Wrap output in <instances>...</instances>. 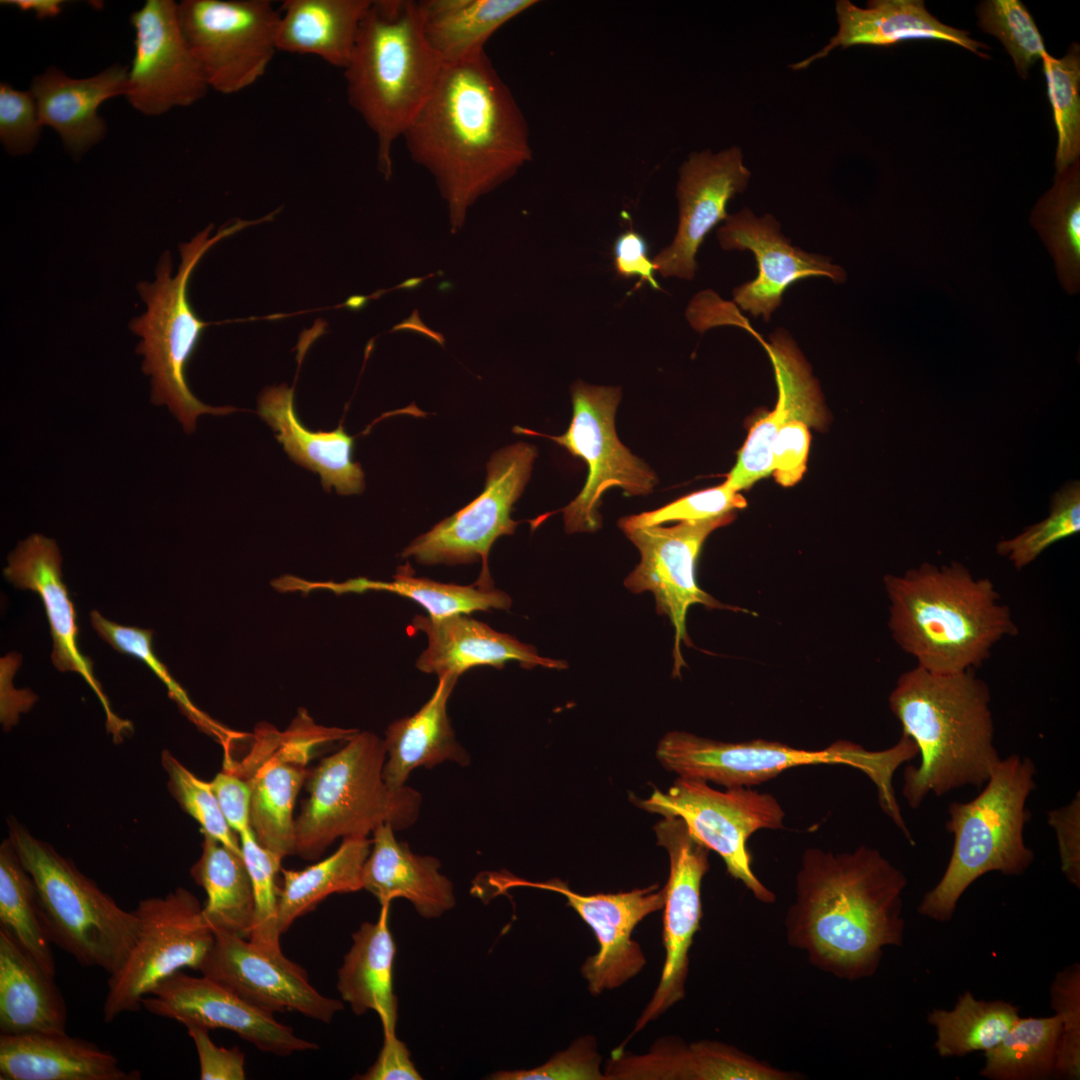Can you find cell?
Instances as JSON below:
<instances>
[{
    "label": "cell",
    "mask_w": 1080,
    "mask_h": 1080,
    "mask_svg": "<svg viewBox=\"0 0 1080 1080\" xmlns=\"http://www.w3.org/2000/svg\"><path fill=\"white\" fill-rule=\"evenodd\" d=\"M402 138L410 157L434 176L453 232L481 195L532 158L527 120L486 52L443 64Z\"/></svg>",
    "instance_id": "6da1fadb"
},
{
    "label": "cell",
    "mask_w": 1080,
    "mask_h": 1080,
    "mask_svg": "<svg viewBox=\"0 0 1080 1080\" xmlns=\"http://www.w3.org/2000/svg\"><path fill=\"white\" fill-rule=\"evenodd\" d=\"M905 875L873 848L833 853L808 848L786 916L788 942L838 978L873 975L883 948L900 946Z\"/></svg>",
    "instance_id": "7a4b0ae2"
},
{
    "label": "cell",
    "mask_w": 1080,
    "mask_h": 1080,
    "mask_svg": "<svg viewBox=\"0 0 1080 1080\" xmlns=\"http://www.w3.org/2000/svg\"><path fill=\"white\" fill-rule=\"evenodd\" d=\"M990 701L988 685L972 669L935 674L916 666L899 677L889 706L921 756L904 771L902 795L910 807L930 793L941 797L987 782L1001 760Z\"/></svg>",
    "instance_id": "3957f363"
},
{
    "label": "cell",
    "mask_w": 1080,
    "mask_h": 1080,
    "mask_svg": "<svg viewBox=\"0 0 1080 1080\" xmlns=\"http://www.w3.org/2000/svg\"><path fill=\"white\" fill-rule=\"evenodd\" d=\"M884 586L894 640L931 673L974 670L998 642L1018 633L992 581L975 578L961 563H922L885 576Z\"/></svg>",
    "instance_id": "277c9868"
},
{
    "label": "cell",
    "mask_w": 1080,
    "mask_h": 1080,
    "mask_svg": "<svg viewBox=\"0 0 1080 1080\" xmlns=\"http://www.w3.org/2000/svg\"><path fill=\"white\" fill-rule=\"evenodd\" d=\"M442 62L428 45L417 1L372 0L343 69L350 106L377 141L381 173L392 174V150L429 96Z\"/></svg>",
    "instance_id": "5b68a950"
},
{
    "label": "cell",
    "mask_w": 1080,
    "mask_h": 1080,
    "mask_svg": "<svg viewBox=\"0 0 1080 1080\" xmlns=\"http://www.w3.org/2000/svg\"><path fill=\"white\" fill-rule=\"evenodd\" d=\"M1036 767L1028 757L1012 754L993 768L982 791L967 802H952L945 827L953 837L949 863L939 882L919 904L918 912L946 922L967 888L988 872L1023 874L1034 852L1023 839L1031 815L1026 801L1036 788Z\"/></svg>",
    "instance_id": "8992f818"
},
{
    "label": "cell",
    "mask_w": 1080,
    "mask_h": 1080,
    "mask_svg": "<svg viewBox=\"0 0 1080 1080\" xmlns=\"http://www.w3.org/2000/svg\"><path fill=\"white\" fill-rule=\"evenodd\" d=\"M385 761L384 741L358 731L309 772V796L295 818V854L314 860L339 837H367L382 824L395 830L416 820L420 795L408 787L389 789Z\"/></svg>",
    "instance_id": "52a82bcc"
},
{
    "label": "cell",
    "mask_w": 1080,
    "mask_h": 1080,
    "mask_svg": "<svg viewBox=\"0 0 1080 1080\" xmlns=\"http://www.w3.org/2000/svg\"><path fill=\"white\" fill-rule=\"evenodd\" d=\"M917 753L913 740L903 734L893 747L869 751L848 740H837L819 750H807L764 739L733 743L671 731L659 741L656 749V757L666 770L679 777L710 781L726 788L758 785L798 766H851L875 784L881 808L892 820L901 817L893 774Z\"/></svg>",
    "instance_id": "ba28073f"
},
{
    "label": "cell",
    "mask_w": 1080,
    "mask_h": 1080,
    "mask_svg": "<svg viewBox=\"0 0 1080 1080\" xmlns=\"http://www.w3.org/2000/svg\"><path fill=\"white\" fill-rule=\"evenodd\" d=\"M9 838L33 880L49 941L81 966L109 975L118 971L139 935L136 912L121 908L73 862L19 823H10Z\"/></svg>",
    "instance_id": "9c48e42d"
},
{
    "label": "cell",
    "mask_w": 1080,
    "mask_h": 1080,
    "mask_svg": "<svg viewBox=\"0 0 1080 1080\" xmlns=\"http://www.w3.org/2000/svg\"><path fill=\"white\" fill-rule=\"evenodd\" d=\"M258 221L237 220L210 237L213 225L207 226L189 242L179 245L181 263L174 277L168 251L157 264L153 282L137 284L146 311L131 319L130 330L141 338L136 351L143 355L142 369L151 377V399L166 405L186 432L196 428L202 414L227 415L234 407H212L191 392L185 378L186 365L197 347L202 331L211 323L203 322L193 311L188 297V282L201 257L217 242Z\"/></svg>",
    "instance_id": "30bf717a"
},
{
    "label": "cell",
    "mask_w": 1080,
    "mask_h": 1080,
    "mask_svg": "<svg viewBox=\"0 0 1080 1080\" xmlns=\"http://www.w3.org/2000/svg\"><path fill=\"white\" fill-rule=\"evenodd\" d=\"M357 732L319 726L301 709L283 732L260 723L245 758L224 765L249 783L251 829L258 843L279 860L295 854L293 811L315 749L331 741L348 740Z\"/></svg>",
    "instance_id": "8fae6325"
},
{
    "label": "cell",
    "mask_w": 1080,
    "mask_h": 1080,
    "mask_svg": "<svg viewBox=\"0 0 1080 1080\" xmlns=\"http://www.w3.org/2000/svg\"><path fill=\"white\" fill-rule=\"evenodd\" d=\"M640 808L663 817L684 820L692 835L724 861L728 874L741 881L763 903L775 901L752 870L749 837L761 829H783L785 812L769 793L749 787L711 788L707 781L679 777L667 792L654 789L648 799H636Z\"/></svg>",
    "instance_id": "7c38bea8"
},
{
    "label": "cell",
    "mask_w": 1080,
    "mask_h": 1080,
    "mask_svg": "<svg viewBox=\"0 0 1080 1080\" xmlns=\"http://www.w3.org/2000/svg\"><path fill=\"white\" fill-rule=\"evenodd\" d=\"M571 395L573 416L564 434L549 436L521 427H515L514 432L547 437L586 462L588 476L583 489L561 511L567 533L592 532L601 526L598 508L607 490L621 488L628 496H644L652 492L658 479L617 437L615 413L620 388L577 381L571 386Z\"/></svg>",
    "instance_id": "4fadbf2b"
},
{
    "label": "cell",
    "mask_w": 1080,
    "mask_h": 1080,
    "mask_svg": "<svg viewBox=\"0 0 1080 1080\" xmlns=\"http://www.w3.org/2000/svg\"><path fill=\"white\" fill-rule=\"evenodd\" d=\"M134 911L139 935L122 966L109 976L106 1023L139 1010L145 996L182 968L199 970L214 942L200 902L184 888L142 899Z\"/></svg>",
    "instance_id": "5bb4252c"
},
{
    "label": "cell",
    "mask_w": 1080,
    "mask_h": 1080,
    "mask_svg": "<svg viewBox=\"0 0 1080 1080\" xmlns=\"http://www.w3.org/2000/svg\"><path fill=\"white\" fill-rule=\"evenodd\" d=\"M178 15L208 87L219 93L252 86L278 51L280 10L269 0H183Z\"/></svg>",
    "instance_id": "9a60e30c"
},
{
    "label": "cell",
    "mask_w": 1080,
    "mask_h": 1080,
    "mask_svg": "<svg viewBox=\"0 0 1080 1080\" xmlns=\"http://www.w3.org/2000/svg\"><path fill=\"white\" fill-rule=\"evenodd\" d=\"M535 446L518 442L500 449L487 463L484 491L467 506L442 520L413 540L402 552L418 563L466 564L481 560L477 581L492 584L488 554L492 544L503 535L514 533L519 522L511 518L513 504L527 484Z\"/></svg>",
    "instance_id": "2e32d148"
},
{
    "label": "cell",
    "mask_w": 1080,
    "mask_h": 1080,
    "mask_svg": "<svg viewBox=\"0 0 1080 1080\" xmlns=\"http://www.w3.org/2000/svg\"><path fill=\"white\" fill-rule=\"evenodd\" d=\"M735 518V513L698 521H683L672 527L623 528L640 553V563L624 585L633 593L650 591L658 614L669 617L675 628L674 675L685 665L680 645H691L686 632V614L693 604L708 608L740 610L725 605L702 590L696 581L695 566L700 549L711 532Z\"/></svg>",
    "instance_id": "e0dca14e"
},
{
    "label": "cell",
    "mask_w": 1080,
    "mask_h": 1080,
    "mask_svg": "<svg viewBox=\"0 0 1080 1080\" xmlns=\"http://www.w3.org/2000/svg\"><path fill=\"white\" fill-rule=\"evenodd\" d=\"M654 831L657 844L669 856L665 889L663 945L665 960L660 981L638 1018L632 1035L656 1020L685 995L689 950L702 917L701 883L709 870V849L690 832L683 819L667 816Z\"/></svg>",
    "instance_id": "ac0fdd59"
},
{
    "label": "cell",
    "mask_w": 1080,
    "mask_h": 1080,
    "mask_svg": "<svg viewBox=\"0 0 1080 1080\" xmlns=\"http://www.w3.org/2000/svg\"><path fill=\"white\" fill-rule=\"evenodd\" d=\"M493 884L499 892L515 886H531L565 896L570 906L593 930L598 952L588 957L581 972L594 996L618 988L637 975L646 964L640 945L632 939L634 928L665 904V889L658 884L627 892L583 895L559 880L529 882L496 873Z\"/></svg>",
    "instance_id": "d6986e66"
},
{
    "label": "cell",
    "mask_w": 1080,
    "mask_h": 1080,
    "mask_svg": "<svg viewBox=\"0 0 1080 1080\" xmlns=\"http://www.w3.org/2000/svg\"><path fill=\"white\" fill-rule=\"evenodd\" d=\"M130 22L135 38L124 95L129 104L159 116L203 98L209 87L181 30L178 3L147 0Z\"/></svg>",
    "instance_id": "ffe728a7"
},
{
    "label": "cell",
    "mask_w": 1080,
    "mask_h": 1080,
    "mask_svg": "<svg viewBox=\"0 0 1080 1080\" xmlns=\"http://www.w3.org/2000/svg\"><path fill=\"white\" fill-rule=\"evenodd\" d=\"M751 171L740 147L694 151L680 165L676 185L678 226L672 243L653 259L661 276L692 280L696 254L707 234L728 217V202L743 193Z\"/></svg>",
    "instance_id": "44dd1931"
},
{
    "label": "cell",
    "mask_w": 1080,
    "mask_h": 1080,
    "mask_svg": "<svg viewBox=\"0 0 1080 1080\" xmlns=\"http://www.w3.org/2000/svg\"><path fill=\"white\" fill-rule=\"evenodd\" d=\"M141 1004L149 1013L184 1026L233 1031L266 1053L289 1055L318 1048L278 1022L272 1013L204 975L194 977L180 970L155 987Z\"/></svg>",
    "instance_id": "7402d4cb"
},
{
    "label": "cell",
    "mask_w": 1080,
    "mask_h": 1080,
    "mask_svg": "<svg viewBox=\"0 0 1080 1080\" xmlns=\"http://www.w3.org/2000/svg\"><path fill=\"white\" fill-rule=\"evenodd\" d=\"M724 250H749L758 273L756 278L737 286L733 300L740 309L765 322L782 303L785 291L799 280L825 277L844 283L845 270L821 254L806 252L791 244L781 232L778 220L767 213L756 216L749 208L729 214L717 230Z\"/></svg>",
    "instance_id": "603a6c76"
},
{
    "label": "cell",
    "mask_w": 1080,
    "mask_h": 1080,
    "mask_svg": "<svg viewBox=\"0 0 1080 1080\" xmlns=\"http://www.w3.org/2000/svg\"><path fill=\"white\" fill-rule=\"evenodd\" d=\"M214 942L199 967L207 976L270 1012L296 1011L328 1023L343 1004L320 994L307 972L285 956L274 957L249 939L214 930Z\"/></svg>",
    "instance_id": "cb8c5ba5"
},
{
    "label": "cell",
    "mask_w": 1080,
    "mask_h": 1080,
    "mask_svg": "<svg viewBox=\"0 0 1080 1080\" xmlns=\"http://www.w3.org/2000/svg\"><path fill=\"white\" fill-rule=\"evenodd\" d=\"M729 324L747 330L763 345L775 373L778 399L775 408L757 421L738 453L724 484L735 491L748 489L772 472V450L779 431L791 421L818 427L825 411L816 379L788 331L778 328L765 341L737 311Z\"/></svg>",
    "instance_id": "d4e9b609"
},
{
    "label": "cell",
    "mask_w": 1080,
    "mask_h": 1080,
    "mask_svg": "<svg viewBox=\"0 0 1080 1080\" xmlns=\"http://www.w3.org/2000/svg\"><path fill=\"white\" fill-rule=\"evenodd\" d=\"M61 563L56 542L33 534L10 553L3 574L16 587L32 590L39 595L53 640L51 660L54 666L59 671L76 672L84 678L103 707L107 731L118 742L126 732L132 730V724L113 712L94 675L92 660L79 649L77 614L62 580Z\"/></svg>",
    "instance_id": "484cf974"
},
{
    "label": "cell",
    "mask_w": 1080,
    "mask_h": 1080,
    "mask_svg": "<svg viewBox=\"0 0 1080 1080\" xmlns=\"http://www.w3.org/2000/svg\"><path fill=\"white\" fill-rule=\"evenodd\" d=\"M606 1080H788V1073L737 1048L713 1041L685 1044L658 1040L648 1052L614 1050L604 1067Z\"/></svg>",
    "instance_id": "4316f807"
},
{
    "label": "cell",
    "mask_w": 1080,
    "mask_h": 1080,
    "mask_svg": "<svg viewBox=\"0 0 1080 1080\" xmlns=\"http://www.w3.org/2000/svg\"><path fill=\"white\" fill-rule=\"evenodd\" d=\"M838 31L818 52L790 65L806 69L836 48L853 46L889 47L911 40L945 41L989 59L981 50L989 46L970 37L966 30L949 26L933 16L923 0H871L861 8L849 0L836 1Z\"/></svg>",
    "instance_id": "83f0119b"
},
{
    "label": "cell",
    "mask_w": 1080,
    "mask_h": 1080,
    "mask_svg": "<svg viewBox=\"0 0 1080 1080\" xmlns=\"http://www.w3.org/2000/svg\"><path fill=\"white\" fill-rule=\"evenodd\" d=\"M413 631H422L428 645L416 661V667L427 674L458 679L477 666L504 667L511 660L525 668L542 666L563 669L567 663L542 657L535 647L513 636L498 632L489 625L466 614L445 618L417 615Z\"/></svg>",
    "instance_id": "f1b7e54d"
},
{
    "label": "cell",
    "mask_w": 1080,
    "mask_h": 1080,
    "mask_svg": "<svg viewBox=\"0 0 1080 1080\" xmlns=\"http://www.w3.org/2000/svg\"><path fill=\"white\" fill-rule=\"evenodd\" d=\"M129 68L114 64L87 78H72L52 66L34 77L35 97L42 126L54 129L73 156H81L105 136L107 125L98 114L100 105L125 95Z\"/></svg>",
    "instance_id": "f546056e"
},
{
    "label": "cell",
    "mask_w": 1080,
    "mask_h": 1080,
    "mask_svg": "<svg viewBox=\"0 0 1080 1080\" xmlns=\"http://www.w3.org/2000/svg\"><path fill=\"white\" fill-rule=\"evenodd\" d=\"M109 1051L66 1032L1 1034V1080H136Z\"/></svg>",
    "instance_id": "4dcf8cb0"
},
{
    "label": "cell",
    "mask_w": 1080,
    "mask_h": 1080,
    "mask_svg": "<svg viewBox=\"0 0 1080 1080\" xmlns=\"http://www.w3.org/2000/svg\"><path fill=\"white\" fill-rule=\"evenodd\" d=\"M258 413L276 433L289 457L320 475L326 491L333 487L339 495H351L364 490L362 467L352 461L354 438L342 425L329 432L305 428L295 412L293 389L282 384L264 390Z\"/></svg>",
    "instance_id": "1f68e13d"
},
{
    "label": "cell",
    "mask_w": 1080,
    "mask_h": 1080,
    "mask_svg": "<svg viewBox=\"0 0 1080 1080\" xmlns=\"http://www.w3.org/2000/svg\"><path fill=\"white\" fill-rule=\"evenodd\" d=\"M393 831L390 824L373 831V848L363 868V889L380 905L405 898L422 917L441 916L455 905L451 881L439 872L438 859L414 854L406 843L396 840Z\"/></svg>",
    "instance_id": "d6a6232c"
},
{
    "label": "cell",
    "mask_w": 1080,
    "mask_h": 1080,
    "mask_svg": "<svg viewBox=\"0 0 1080 1080\" xmlns=\"http://www.w3.org/2000/svg\"><path fill=\"white\" fill-rule=\"evenodd\" d=\"M62 993L16 938L0 926L1 1034L66 1032Z\"/></svg>",
    "instance_id": "836d02e7"
},
{
    "label": "cell",
    "mask_w": 1080,
    "mask_h": 1080,
    "mask_svg": "<svg viewBox=\"0 0 1080 1080\" xmlns=\"http://www.w3.org/2000/svg\"><path fill=\"white\" fill-rule=\"evenodd\" d=\"M458 679L438 678L430 699L413 715L394 721L384 741L387 760L383 779L387 787L399 791L417 767L432 768L444 761L465 765L469 757L456 741L447 715V702Z\"/></svg>",
    "instance_id": "e575fe53"
},
{
    "label": "cell",
    "mask_w": 1080,
    "mask_h": 1080,
    "mask_svg": "<svg viewBox=\"0 0 1080 1080\" xmlns=\"http://www.w3.org/2000/svg\"><path fill=\"white\" fill-rule=\"evenodd\" d=\"M390 904L381 905L378 920L353 933V944L338 971L337 989L356 1015L375 1011L383 1033H395L398 1001L393 991L396 946L388 926Z\"/></svg>",
    "instance_id": "d590c367"
},
{
    "label": "cell",
    "mask_w": 1080,
    "mask_h": 1080,
    "mask_svg": "<svg viewBox=\"0 0 1080 1080\" xmlns=\"http://www.w3.org/2000/svg\"><path fill=\"white\" fill-rule=\"evenodd\" d=\"M536 0H420L424 37L442 62L454 64L485 53L490 37Z\"/></svg>",
    "instance_id": "8d00e7d4"
},
{
    "label": "cell",
    "mask_w": 1080,
    "mask_h": 1080,
    "mask_svg": "<svg viewBox=\"0 0 1080 1080\" xmlns=\"http://www.w3.org/2000/svg\"><path fill=\"white\" fill-rule=\"evenodd\" d=\"M372 0H285L280 7L277 49L315 55L344 69Z\"/></svg>",
    "instance_id": "74e56055"
},
{
    "label": "cell",
    "mask_w": 1080,
    "mask_h": 1080,
    "mask_svg": "<svg viewBox=\"0 0 1080 1080\" xmlns=\"http://www.w3.org/2000/svg\"><path fill=\"white\" fill-rule=\"evenodd\" d=\"M203 835L201 856L191 868L192 878L207 894L203 915L213 931L250 939L254 894L243 856Z\"/></svg>",
    "instance_id": "f35d334b"
},
{
    "label": "cell",
    "mask_w": 1080,
    "mask_h": 1080,
    "mask_svg": "<svg viewBox=\"0 0 1080 1080\" xmlns=\"http://www.w3.org/2000/svg\"><path fill=\"white\" fill-rule=\"evenodd\" d=\"M370 842L367 837H345L333 854L316 864L301 870L281 869L283 881L277 890L281 934L329 895L363 889L362 874Z\"/></svg>",
    "instance_id": "ab89813d"
},
{
    "label": "cell",
    "mask_w": 1080,
    "mask_h": 1080,
    "mask_svg": "<svg viewBox=\"0 0 1080 1080\" xmlns=\"http://www.w3.org/2000/svg\"><path fill=\"white\" fill-rule=\"evenodd\" d=\"M1030 223L1048 248L1069 294L1080 288V159L1056 171L1052 187L1035 204Z\"/></svg>",
    "instance_id": "60d3db41"
},
{
    "label": "cell",
    "mask_w": 1080,
    "mask_h": 1080,
    "mask_svg": "<svg viewBox=\"0 0 1080 1080\" xmlns=\"http://www.w3.org/2000/svg\"><path fill=\"white\" fill-rule=\"evenodd\" d=\"M304 587H307L305 590L328 588L336 593L387 591L418 603L427 611L428 616L437 619L491 609L508 610L512 604L510 596L494 588L493 584L478 581L466 586L441 583L414 577L406 568L398 570L390 582L356 578L343 583L304 582Z\"/></svg>",
    "instance_id": "b9f144b4"
},
{
    "label": "cell",
    "mask_w": 1080,
    "mask_h": 1080,
    "mask_svg": "<svg viewBox=\"0 0 1080 1080\" xmlns=\"http://www.w3.org/2000/svg\"><path fill=\"white\" fill-rule=\"evenodd\" d=\"M1012 1003L978 1000L965 991L951 1010L934 1009L927 1021L935 1028L934 1048L942 1057L965 1056L995 1047L1019 1019Z\"/></svg>",
    "instance_id": "7bdbcfd3"
},
{
    "label": "cell",
    "mask_w": 1080,
    "mask_h": 1080,
    "mask_svg": "<svg viewBox=\"0 0 1080 1080\" xmlns=\"http://www.w3.org/2000/svg\"><path fill=\"white\" fill-rule=\"evenodd\" d=\"M1062 1032L1056 1013L1021 1018L993 1048L985 1051L980 1075L990 1080H1043L1055 1076Z\"/></svg>",
    "instance_id": "ee69618b"
},
{
    "label": "cell",
    "mask_w": 1080,
    "mask_h": 1080,
    "mask_svg": "<svg viewBox=\"0 0 1080 1080\" xmlns=\"http://www.w3.org/2000/svg\"><path fill=\"white\" fill-rule=\"evenodd\" d=\"M0 926L51 976L56 966L43 928L33 880L24 868L10 838L0 847Z\"/></svg>",
    "instance_id": "f6af8a7d"
},
{
    "label": "cell",
    "mask_w": 1080,
    "mask_h": 1080,
    "mask_svg": "<svg viewBox=\"0 0 1080 1080\" xmlns=\"http://www.w3.org/2000/svg\"><path fill=\"white\" fill-rule=\"evenodd\" d=\"M90 620L99 636L115 650L142 661L164 683L170 697L177 702L187 717L200 729L213 735L222 743L225 760L232 758L231 746L235 740L243 738L244 734L227 729L193 704L187 693L154 653L152 630L120 625L106 619L96 610L91 612Z\"/></svg>",
    "instance_id": "bcb514c9"
},
{
    "label": "cell",
    "mask_w": 1080,
    "mask_h": 1080,
    "mask_svg": "<svg viewBox=\"0 0 1080 1080\" xmlns=\"http://www.w3.org/2000/svg\"><path fill=\"white\" fill-rule=\"evenodd\" d=\"M1047 95L1057 130L1054 165L1061 171L1080 159V45L1072 42L1061 58H1041Z\"/></svg>",
    "instance_id": "7dc6e473"
},
{
    "label": "cell",
    "mask_w": 1080,
    "mask_h": 1080,
    "mask_svg": "<svg viewBox=\"0 0 1080 1080\" xmlns=\"http://www.w3.org/2000/svg\"><path fill=\"white\" fill-rule=\"evenodd\" d=\"M239 839L254 894V922L249 940L264 953L283 957L277 918L278 887L275 882L281 860L258 843L251 828L240 834Z\"/></svg>",
    "instance_id": "c3c4849f"
},
{
    "label": "cell",
    "mask_w": 1080,
    "mask_h": 1080,
    "mask_svg": "<svg viewBox=\"0 0 1080 1080\" xmlns=\"http://www.w3.org/2000/svg\"><path fill=\"white\" fill-rule=\"evenodd\" d=\"M976 15L980 29L1002 43L1018 75L1027 79L1031 67L1047 50L1025 5L1019 0H985L977 5Z\"/></svg>",
    "instance_id": "681fc988"
},
{
    "label": "cell",
    "mask_w": 1080,
    "mask_h": 1080,
    "mask_svg": "<svg viewBox=\"0 0 1080 1080\" xmlns=\"http://www.w3.org/2000/svg\"><path fill=\"white\" fill-rule=\"evenodd\" d=\"M1080 531V484L1072 481L1056 492L1049 516L1013 538L997 543L996 551L1021 570L1048 547Z\"/></svg>",
    "instance_id": "f907efd6"
},
{
    "label": "cell",
    "mask_w": 1080,
    "mask_h": 1080,
    "mask_svg": "<svg viewBox=\"0 0 1080 1080\" xmlns=\"http://www.w3.org/2000/svg\"><path fill=\"white\" fill-rule=\"evenodd\" d=\"M162 763L169 777L171 793L182 809L198 822L202 833L242 854L240 839L226 822L210 782L196 777L167 751L162 754Z\"/></svg>",
    "instance_id": "816d5d0a"
},
{
    "label": "cell",
    "mask_w": 1080,
    "mask_h": 1080,
    "mask_svg": "<svg viewBox=\"0 0 1080 1080\" xmlns=\"http://www.w3.org/2000/svg\"><path fill=\"white\" fill-rule=\"evenodd\" d=\"M1051 1007L1059 1015L1062 1032L1055 1076L1076 1080L1080 1076V966H1067L1051 986Z\"/></svg>",
    "instance_id": "f5cc1de1"
},
{
    "label": "cell",
    "mask_w": 1080,
    "mask_h": 1080,
    "mask_svg": "<svg viewBox=\"0 0 1080 1080\" xmlns=\"http://www.w3.org/2000/svg\"><path fill=\"white\" fill-rule=\"evenodd\" d=\"M746 499L724 483L689 494L659 509L622 518L623 528L657 526L669 521L706 520L746 507Z\"/></svg>",
    "instance_id": "db71d44e"
},
{
    "label": "cell",
    "mask_w": 1080,
    "mask_h": 1080,
    "mask_svg": "<svg viewBox=\"0 0 1080 1080\" xmlns=\"http://www.w3.org/2000/svg\"><path fill=\"white\" fill-rule=\"evenodd\" d=\"M601 1056L593 1036L576 1039L566 1050L556 1053L541 1066L528 1070H504L491 1075L494 1080H606Z\"/></svg>",
    "instance_id": "11a10c76"
},
{
    "label": "cell",
    "mask_w": 1080,
    "mask_h": 1080,
    "mask_svg": "<svg viewBox=\"0 0 1080 1080\" xmlns=\"http://www.w3.org/2000/svg\"><path fill=\"white\" fill-rule=\"evenodd\" d=\"M42 124L31 90L0 84V142L12 156L31 153L40 139Z\"/></svg>",
    "instance_id": "9f6ffc18"
},
{
    "label": "cell",
    "mask_w": 1080,
    "mask_h": 1080,
    "mask_svg": "<svg viewBox=\"0 0 1080 1080\" xmlns=\"http://www.w3.org/2000/svg\"><path fill=\"white\" fill-rule=\"evenodd\" d=\"M809 445L808 425L802 421H791L779 431L772 450V472L777 483L790 487L803 477Z\"/></svg>",
    "instance_id": "6f0895ef"
},
{
    "label": "cell",
    "mask_w": 1080,
    "mask_h": 1080,
    "mask_svg": "<svg viewBox=\"0 0 1080 1080\" xmlns=\"http://www.w3.org/2000/svg\"><path fill=\"white\" fill-rule=\"evenodd\" d=\"M197 1050L201 1080H243L245 1055L237 1047L217 1046L209 1036V1030L196 1025H186Z\"/></svg>",
    "instance_id": "680465c9"
},
{
    "label": "cell",
    "mask_w": 1080,
    "mask_h": 1080,
    "mask_svg": "<svg viewBox=\"0 0 1080 1080\" xmlns=\"http://www.w3.org/2000/svg\"><path fill=\"white\" fill-rule=\"evenodd\" d=\"M222 814L238 836L251 828V788L232 768L224 767L210 781Z\"/></svg>",
    "instance_id": "91938a15"
},
{
    "label": "cell",
    "mask_w": 1080,
    "mask_h": 1080,
    "mask_svg": "<svg viewBox=\"0 0 1080 1080\" xmlns=\"http://www.w3.org/2000/svg\"><path fill=\"white\" fill-rule=\"evenodd\" d=\"M1080 796L1066 806L1048 812V822L1056 831L1061 870L1068 881L1080 886Z\"/></svg>",
    "instance_id": "94428289"
},
{
    "label": "cell",
    "mask_w": 1080,
    "mask_h": 1080,
    "mask_svg": "<svg viewBox=\"0 0 1080 1080\" xmlns=\"http://www.w3.org/2000/svg\"><path fill=\"white\" fill-rule=\"evenodd\" d=\"M613 258L618 277H638L641 283L647 282L651 288L661 290L654 276L655 265L648 256V244L640 233L632 229L621 233L613 244Z\"/></svg>",
    "instance_id": "6125c7cd"
},
{
    "label": "cell",
    "mask_w": 1080,
    "mask_h": 1080,
    "mask_svg": "<svg viewBox=\"0 0 1080 1080\" xmlns=\"http://www.w3.org/2000/svg\"><path fill=\"white\" fill-rule=\"evenodd\" d=\"M356 1079L421 1080L422 1076L412 1063L405 1043L400 1041L395 1033H386L377 1060L366 1073Z\"/></svg>",
    "instance_id": "be15d7a7"
},
{
    "label": "cell",
    "mask_w": 1080,
    "mask_h": 1080,
    "mask_svg": "<svg viewBox=\"0 0 1080 1080\" xmlns=\"http://www.w3.org/2000/svg\"><path fill=\"white\" fill-rule=\"evenodd\" d=\"M1 3L16 7L23 12H33L39 20H42L58 16L65 2L62 0H3Z\"/></svg>",
    "instance_id": "e7e4bbea"
},
{
    "label": "cell",
    "mask_w": 1080,
    "mask_h": 1080,
    "mask_svg": "<svg viewBox=\"0 0 1080 1080\" xmlns=\"http://www.w3.org/2000/svg\"><path fill=\"white\" fill-rule=\"evenodd\" d=\"M399 329L400 330L401 329L416 330V331H418V332H420L422 334H425V335L433 338L435 341H437L438 343H440L443 346V343H444L443 336L440 333H437V332H434V331L430 330L428 327H426L424 324H422L421 321L419 320L417 310L413 311L410 318L405 319L402 323L396 325L393 328V331L394 330H399Z\"/></svg>",
    "instance_id": "03108f58"
}]
</instances>
